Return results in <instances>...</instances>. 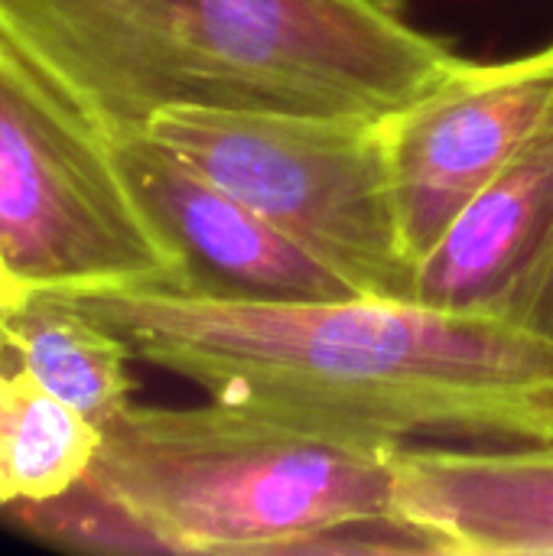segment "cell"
<instances>
[{
	"label": "cell",
	"mask_w": 553,
	"mask_h": 556,
	"mask_svg": "<svg viewBox=\"0 0 553 556\" xmlns=\"http://www.w3.org/2000/svg\"><path fill=\"white\" fill-rule=\"evenodd\" d=\"M59 303L215 401L404 443L553 437V342L502 313L355 290L241 300L130 287Z\"/></svg>",
	"instance_id": "cell-1"
},
{
	"label": "cell",
	"mask_w": 553,
	"mask_h": 556,
	"mask_svg": "<svg viewBox=\"0 0 553 556\" xmlns=\"http://www.w3.org/2000/svg\"><path fill=\"white\" fill-rule=\"evenodd\" d=\"M0 36L111 143L169 108L388 117L466 62L398 0H0Z\"/></svg>",
	"instance_id": "cell-2"
},
{
	"label": "cell",
	"mask_w": 553,
	"mask_h": 556,
	"mask_svg": "<svg viewBox=\"0 0 553 556\" xmlns=\"http://www.w3.org/2000/svg\"><path fill=\"white\" fill-rule=\"evenodd\" d=\"M404 446L215 397L130 404L101 433L85 489L137 544L169 554H430L394 515Z\"/></svg>",
	"instance_id": "cell-3"
},
{
	"label": "cell",
	"mask_w": 553,
	"mask_h": 556,
	"mask_svg": "<svg viewBox=\"0 0 553 556\" xmlns=\"http://www.w3.org/2000/svg\"><path fill=\"white\" fill-rule=\"evenodd\" d=\"M169 287L183 264L114 143L0 36V309Z\"/></svg>",
	"instance_id": "cell-4"
},
{
	"label": "cell",
	"mask_w": 553,
	"mask_h": 556,
	"mask_svg": "<svg viewBox=\"0 0 553 556\" xmlns=\"http://www.w3.org/2000/svg\"><path fill=\"white\" fill-rule=\"evenodd\" d=\"M251 205L359 293L411 296L381 117L277 108H169L143 130Z\"/></svg>",
	"instance_id": "cell-5"
},
{
	"label": "cell",
	"mask_w": 553,
	"mask_h": 556,
	"mask_svg": "<svg viewBox=\"0 0 553 556\" xmlns=\"http://www.w3.org/2000/svg\"><path fill=\"white\" fill-rule=\"evenodd\" d=\"M553 114V39L521 55L466 59L450 78L381 117L404 244L417 257Z\"/></svg>",
	"instance_id": "cell-6"
},
{
	"label": "cell",
	"mask_w": 553,
	"mask_h": 556,
	"mask_svg": "<svg viewBox=\"0 0 553 556\" xmlns=\"http://www.w3.org/2000/svg\"><path fill=\"white\" fill-rule=\"evenodd\" d=\"M114 150L147 218L179 257L186 293L241 300L352 293L277 225L147 134L114 143Z\"/></svg>",
	"instance_id": "cell-7"
},
{
	"label": "cell",
	"mask_w": 553,
	"mask_h": 556,
	"mask_svg": "<svg viewBox=\"0 0 553 556\" xmlns=\"http://www.w3.org/2000/svg\"><path fill=\"white\" fill-rule=\"evenodd\" d=\"M394 515L433 556H553V437L473 450L407 443Z\"/></svg>",
	"instance_id": "cell-8"
},
{
	"label": "cell",
	"mask_w": 553,
	"mask_h": 556,
	"mask_svg": "<svg viewBox=\"0 0 553 556\" xmlns=\"http://www.w3.org/2000/svg\"><path fill=\"white\" fill-rule=\"evenodd\" d=\"M553 235V114L417 257L411 296L469 313H502Z\"/></svg>",
	"instance_id": "cell-9"
},
{
	"label": "cell",
	"mask_w": 553,
	"mask_h": 556,
	"mask_svg": "<svg viewBox=\"0 0 553 556\" xmlns=\"http://www.w3.org/2000/svg\"><path fill=\"white\" fill-rule=\"evenodd\" d=\"M130 349L108 326L59 300L0 309V362H13L46 394L101 433L134 404Z\"/></svg>",
	"instance_id": "cell-10"
},
{
	"label": "cell",
	"mask_w": 553,
	"mask_h": 556,
	"mask_svg": "<svg viewBox=\"0 0 553 556\" xmlns=\"http://www.w3.org/2000/svg\"><path fill=\"white\" fill-rule=\"evenodd\" d=\"M101 430L0 365V505H42L85 485Z\"/></svg>",
	"instance_id": "cell-11"
},
{
	"label": "cell",
	"mask_w": 553,
	"mask_h": 556,
	"mask_svg": "<svg viewBox=\"0 0 553 556\" xmlns=\"http://www.w3.org/2000/svg\"><path fill=\"white\" fill-rule=\"evenodd\" d=\"M502 316L548 336L553 342V235L538 254V261L521 274V280L508 293Z\"/></svg>",
	"instance_id": "cell-12"
},
{
	"label": "cell",
	"mask_w": 553,
	"mask_h": 556,
	"mask_svg": "<svg viewBox=\"0 0 553 556\" xmlns=\"http://www.w3.org/2000/svg\"><path fill=\"white\" fill-rule=\"evenodd\" d=\"M0 365H3V362H0Z\"/></svg>",
	"instance_id": "cell-13"
}]
</instances>
